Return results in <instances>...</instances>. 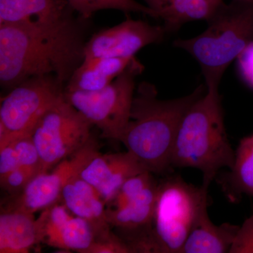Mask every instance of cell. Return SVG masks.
Wrapping results in <instances>:
<instances>
[{
  "instance_id": "obj_26",
  "label": "cell",
  "mask_w": 253,
  "mask_h": 253,
  "mask_svg": "<svg viewBox=\"0 0 253 253\" xmlns=\"http://www.w3.org/2000/svg\"><path fill=\"white\" fill-rule=\"evenodd\" d=\"M241 76L253 88V42L237 57Z\"/></svg>"
},
{
  "instance_id": "obj_12",
  "label": "cell",
  "mask_w": 253,
  "mask_h": 253,
  "mask_svg": "<svg viewBox=\"0 0 253 253\" xmlns=\"http://www.w3.org/2000/svg\"><path fill=\"white\" fill-rule=\"evenodd\" d=\"M70 212L64 205L57 204L42 210L36 219L38 244L84 253L94 242V231L87 221Z\"/></svg>"
},
{
  "instance_id": "obj_1",
  "label": "cell",
  "mask_w": 253,
  "mask_h": 253,
  "mask_svg": "<svg viewBox=\"0 0 253 253\" xmlns=\"http://www.w3.org/2000/svg\"><path fill=\"white\" fill-rule=\"evenodd\" d=\"M83 29L76 18L31 26L0 24V84L12 89L36 77L52 76L67 84L84 60Z\"/></svg>"
},
{
  "instance_id": "obj_9",
  "label": "cell",
  "mask_w": 253,
  "mask_h": 253,
  "mask_svg": "<svg viewBox=\"0 0 253 253\" xmlns=\"http://www.w3.org/2000/svg\"><path fill=\"white\" fill-rule=\"evenodd\" d=\"M152 174L144 172L131 176L107 205L108 221L122 231L131 251L151 239L159 185Z\"/></svg>"
},
{
  "instance_id": "obj_6",
  "label": "cell",
  "mask_w": 253,
  "mask_h": 253,
  "mask_svg": "<svg viewBox=\"0 0 253 253\" xmlns=\"http://www.w3.org/2000/svg\"><path fill=\"white\" fill-rule=\"evenodd\" d=\"M144 66L135 57L106 87L94 91L64 90V97L101 131L105 139L120 141L130 120L135 78Z\"/></svg>"
},
{
  "instance_id": "obj_10",
  "label": "cell",
  "mask_w": 253,
  "mask_h": 253,
  "mask_svg": "<svg viewBox=\"0 0 253 253\" xmlns=\"http://www.w3.org/2000/svg\"><path fill=\"white\" fill-rule=\"evenodd\" d=\"M99 154L94 137L77 152L61 161L49 172L41 173L4 210L33 213L42 211L61 200L64 186L79 176L88 163Z\"/></svg>"
},
{
  "instance_id": "obj_16",
  "label": "cell",
  "mask_w": 253,
  "mask_h": 253,
  "mask_svg": "<svg viewBox=\"0 0 253 253\" xmlns=\"http://www.w3.org/2000/svg\"><path fill=\"white\" fill-rule=\"evenodd\" d=\"M240 226L213 224L208 214V204L201 209L183 246L181 253H229Z\"/></svg>"
},
{
  "instance_id": "obj_7",
  "label": "cell",
  "mask_w": 253,
  "mask_h": 253,
  "mask_svg": "<svg viewBox=\"0 0 253 253\" xmlns=\"http://www.w3.org/2000/svg\"><path fill=\"white\" fill-rule=\"evenodd\" d=\"M65 84L52 76L31 78L1 100L0 149L11 141L31 136L41 118L64 96Z\"/></svg>"
},
{
  "instance_id": "obj_22",
  "label": "cell",
  "mask_w": 253,
  "mask_h": 253,
  "mask_svg": "<svg viewBox=\"0 0 253 253\" xmlns=\"http://www.w3.org/2000/svg\"><path fill=\"white\" fill-rule=\"evenodd\" d=\"M39 174L40 170L38 168L19 167L8 174L0 181V183L1 188L9 194H18Z\"/></svg>"
},
{
  "instance_id": "obj_5",
  "label": "cell",
  "mask_w": 253,
  "mask_h": 253,
  "mask_svg": "<svg viewBox=\"0 0 253 253\" xmlns=\"http://www.w3.org/2000/svg\"><path fill=\"white\" fill-rule=\"evenodd\" d=\"M208 190L178 176L160 183L151 228L156 253H181L195 221L208 204Z\"/></svg>"
},
{
  "instance_id": "obj_19",
  "label": "cell",
  "mask_w": 253,
  "mask_h": 253,
  "mask_svg": "<svg viewBox=\"0 0 253 253\" xmlns=\"http://www.w3.org/2000/svg\"><path fill=\"white\" fill-rule=\"evenodd\" d=\"M38 244L34 214L4 210L0 214V253H27Z\"/></svg>"
},
{
  "instance_id": "obj_25",
  "label": "cell",
  "mask_w": 253,
  "mask_h": 253,
  "mask_svg": "<svg viewBox=\"0 0 253 253\" xmlns=\"http://www.w3.org/2000/svg\"><path fill=\"white\" fill-rule=\"evenodd\" d=\"M19 167H21L19 156L12 143L0 149V181Z\"/></svg>"
},
{
  "instance_id": "obj_17",
  "label": "cell",
  "mask_w": 253,
  "mask_h": 253,
  "mask_svg": "<svg viewBox=\"0 0 253 253\" xmlns=\"http://www.w3.org/2000/svg\"><path fill=\"white\" fill-rule=\"evenodd\" d=\"M157 18L164 22L167 33L178 31L182 25L206 21L212 16L224 0H144Z\"/></svg>"
},
{
  "instance_id": "obj_21",
  "label": "cell",
  "mask_w": 253,
  "mask_h": 253,
  "mask_svg": "<svg viewBox=\"0 0 253 253\" xmlns=\"http://www.w3.org/2000/svg\"><path fill=\"white\" fill-rule=\"evenodd\" d=\"M75 12L83 19H89L101 10L114 9L124 13H139L157 18L152 9L136 0H68Z\"/></svg>"
},
{
  "instance_id": "obj_11",
  "label": "cell",
  "mask_w": 253,
  "mask_h": 253,
  "mask_svg": "<svg viewBox=\"0 0 253 253\" xmlns=\"http://www.w3.org/2000/svg\"><path fill=\"white\" fill-rule=\"evenodd\" d=\"M167 33L164 26L127 19L91 36L84 46V60L131 59L145 46L162 42Z\"/></svg>"
},
{
  "instance_id": "obj_14",
  "label": "cell",
  "mask_w": 253,
  "mask_h": 253,
  "mask_svg": "<svg viewBox=\"0 0 253 253\" xmlns=\"http://www.w3.org/2000/svg\"><path fill=\"white\" fill-rule=\"evenodd\" d=\"M61 200L73 215L84 219L94 231L95 239H104L113 234L106 217V204L97 190L81 176L64 186Z\"/></svg>"
},
{
  "instance_id": "obj_27",
  "label": "cell",
  "mask_w": 253,
  "mask_h": 253,
  "mask_svg": "<svg viewBox=\"0 0 253 253\" xmlns=\"http://www.w3.org/2000/svg\"><path fill=\"white\" fill-rule=\"evenodd\" d=\"M245 1H253V0H245Z\"/></svg>"
},
{
  "instance_id": "obj_2",
  "label": "cell",
  "mask_w": 253,
  "mask_h": 253,
  "mask_svg": "<svg viewBox=\"0 0 253 253\" xmlns=\"http://www.w3.org/2000/svg\"><path fill=\"white\" fill-rule=\"evenodd\" d=\"M206 90V86L201 84L187 96L161 100L154 84H139L130 120L120 141L146 171L162 174L172 168L173 147L182 118Z\"/></svg>"
},
{
  "instance_id": "obj_20",
  "label": "cell",
  "mask_w": 253,
  "mask_h": 253,
  "mask_svg": "<svg viewBox=\"0 0 253 253\" xmlns=\"http://www.w3.org/2000/svg\"><path fill=\"white\" fill-rule=\"evenodd\" d=\"M224 179L221 184L231 199L243 194L253 197V134L240 141L234 166Z\"/></svg>"
},
{
  "instance_id": "obj_4",
  "label": "cell",
  "mask_w": 253,
  "mask_h": 253,
  "mask_svg": "<svg viewBox=\"0 0 253 253\" xmlns=\"http://www.w3.org/2000/svg\"><path fill=\"white\" fill-rule=\"evenodd\" d=\"M207 22L201 34L173 44L198 61L206 86H219L228 66L253 42V1H223Z\"/></svg>"
},
{
  "instance_id": "obj_23",
  "label": "cell",
  "mask_w": 253,
  "mask_h": 253,
  "mask_svg": "<svg viewBox=\"0 0 253 253\" xmlns=\"http://www.w3.org/2000/svg\"><path fill=\"white\" fill-rule=\"evenodd\" d=\"M129 246L119 236L113 235L104 239L94 240L84 253H129Z\"/></svg>"
},
{
  "instance_id": "obj_13",
  "label": "cell",
  "mask_w": 253,
  "mask_h": 253,
  "mask_svg": "<svg viewBox=\"0 0 253 253\" xmlns=\"http://www.w3.org/2000/svg\"><path fill=\"white\" fill-rule=\"evenodd\" d=\"M144 172L148 171L126 151L116 154L99 153L86 164L80 176L97 190L107 204L128 179Z\"/></svg>"
},
{
  "instance_id": "obj_3",
  "label": "cell",
  "mask_w": 253,
  "mask_h": 253,
  "mask_svg": "<svg viewBox=\"0 0 253 253\" xmlns=\"http://www.w3.org/2000/svg\"><path fill=\"white\" fill-rule=\"evenodd\" d=\"M235 160L224 126L219 86H206V94L191 105L182 118L172 155V167L191 168L203 173L209 187L222 168Z\"/></svg>"
},
{
  "instance_id": "obj_8",
  "label": "cell",
  "mask_w": 253,
  "mask_h": 253,
  "mask_svg": "<svg viewBox=\"0 0 253 253\" xmlns=\"http://www.w3.org/2000/svg\"><path fill=\"white\" fill-rule=\"evenodd\" d=\"M93 126L64 96L53 105L31 135L41 158V173L49 172L85 146L92 138Z\"/></svg>"
},
{
  "instance_id": "obj_18",
  "label": "cell",
  "mask_w": 253,
  "mask_h": 253,
  "mask_svg": "<svg viewBox=\"0 0 253 253\" xmlns=\"http://www.w3.org/2000/svg\"><path fill=\"white\" fill-rule=\"evenodd\" d=\"M134 58L84 60L73 73L65 91H94L103 89L117 78Z\"/></svg>"
},
{
  "instance_id": "obj_24",
  "label": "cell",
  "mask_w": 253,
  "mask_h": 253,
  "mask_svg": "<svg viewBox=\"0 0 253 253\" xmlns=\"http://www.w3.org/2000/svg\"><path fill=\"white\" fill-rule=\"evenodd\" d=\"M229 253H253V215L240 226Z\"/></svg>"
},
{
  "instance_id": "obj_15",
  "label": "cell",
  "mask_w": 253,
  "mask_h": 253,
  "mask_svg": "<svg viewBox=\"0 0 253 253\" xmlns=\"http://www.w3.org/2000/svg\"><path fill=\"white\" fill-rule=\"evenodd\" d=\"M68 0H0V24L44 26L74 18Z\"/></svg>"
}]
</instances>
